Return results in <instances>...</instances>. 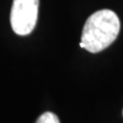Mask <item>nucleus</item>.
I'll return each instance as SVG.
<instances>
[{"label":"nucleus","mask_w":123,"mask_h":123,"mask_svg":"<svg viewBox=\"0 0 123 123\" xmlns=\"http://www.w3.org/2000/svg\"><path fill=\"white\" fill-rule=\"evenodd\" d=\"M119 31L118 15L110 9L98 10L86 20L79 45L91 53L99 52L116 40Z\"/></svg>","instance_id":"nucleus-1"},{"label":"nucleus","mask_w":123,"mask_h":123,"mask_svg":"<svg viewBox=\"0 0 123 123\" xmlns=\"http://www.w3.org/2000/svg\"><path fill=\"white\" fill-rule=\"evenodd\" d=\"M39 0H13L10 24L13 32L26 36L34 30L37 23Z\"/></svg>","instance_id":"nucleus-2"},{"label":"nucleus","mask_w":123,"mask_h":123,"mask_svg":"<svg viewBox=\"0 0 123 123\" xmlns=\"http://www.w3.org/2000/svg\"><path fill=\"white\" fill-rule=\"evenodd\" d=\"M122 115H123V111H122Z\"/></svg>","instance_id":"nucleus-4"},{"label":"nucleus","mask_w":123,"mask_h":123,"mask_svg":"<svg viewBox=\"0 0 123 123\" xmlns=\"http://www.w3.org/2000/svg\"><path fill=\"white\" fill-rule=\"evenodd\" d=\"M36 123H60V120L55 114L51 112H46L37 119Z\"/></svg>","instance_id":"nucleus-3"}]
</instances>
